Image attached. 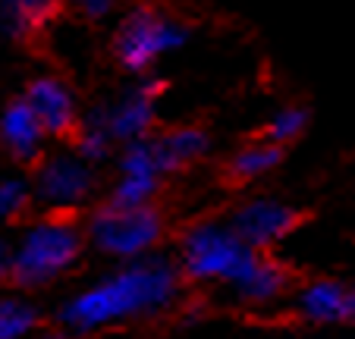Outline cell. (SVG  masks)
I'll return each mask as SVG.
<instances>
[{"label": "cell", "mask_w": 355, "mask_h": 339, "mask_svg": "<svg viewBox=\"0 0 355 339\" xmlns=\"http://www.w3.org/2000/svg\"><path fill=\"white\" fill-rule=\"evenodd\" d=\"M182 270L167 258H135L85 293L73 295L57 320L67 333H94L101 327L161 314L180 293Z\"/></svg>", "instance_id": "1"}, {"label": "cell", "mask_w": 355, "mask_h": 339, "mask_svg": "<svg viewBox=\"0 0 355 339\" xmlns=\"http://www.w3.org/2000/svg\"><path fill=\"white\" fill-rule=\"evenodd\" d=\"M85 239L88 236L67 211H51L28 226L16 248H3V279L26 293L51 286L57 277L79 264Z\"/></svg>", "instance_id": "2"}, {"label": "cell", "mask_w": 355, "mask_h": 339, "mask_svg": "<svg viewBox=\"0 0 355 339\" xmlns=\"http://www.w3.org/2000/svg\"><path fill=\"white\" fill-rule=\"evenodd\" d=\"M258 254L252 245L239 239L230 223L205 220L189 226L180 239V270L195 283H227L236 286L252 267Z\"/></svg>", "instance_id": "3"}, {"label": "cell", "mask_w": 355, "mask_h": 339, "mask_svg": "<svg viewBox=\"0 0 355 339\" xmlns=\"http://www.w3.org/2000/svg\"><path fill=\"white\" fill-rule=\"evenodd\" d=\"M186 41V28L167 16L155 0H141L120 19L110 41L114 60L129 73H148L157 63V57Z\"/></svg>", "instance_id": "4"}, {"label": "cell", "mask_w": 355, "mask_h": 339, "mask_svg": "<svg viewBox=\"0 0 355 339\" xmlns=\"http://www.w3.org/2000/svg\"><path fill=\"white\" fill-rule=\"evenodd\" d=\"M85 236L101 254L135 261L145 258L164 239V214L157 205L120 207L104 201L88 217Z\"/></svg>", "instance_id": "5"}, {"label": "cell", "mask_w": 355, "mask_h": 339, "mask_svg": "<svg viewBox=\"0 0 355 339\" xmlns=\"http://www.w3.org/2000/svg\"><path fill=\"white\" fill-rule=\"evenodd\" d=\"M305 217H309V211H299V207L283 205V201H274V198H258V201L242 205L233 214L230 226L255 252H270L286 236H293L305 223Z\"/></svg>", "instance_id": "6"}, {"label": "cell", "mask_w": 355, "mask_h": 339, "mask_svg": "<svg viewBox=\"0 0 355 339\" xmlns=\"http://www.w3.org/2000/svg\"><path fill=\"white\" fill-rule=\"evenodd\" d=\"M94 192V170L85 157H44L35 170V195L51 211H73Z\"/></svg>", "instance_id": "7"}, {"label": "cell", "mask_w": 355, "mask_h": 339, "mask_svg": "<svg viewBox=\"0 0 355 339\" xmlns=\"http://www.w3.org/2000/svg\"><path fill=\"white\" fill-rule=\"evenodd\" d=\"M22 94H26V101L32 104V110L38 113V120H41V126L47 129V135L76 148V141L82 139L85 123L79 120L73 92H69L57 76H35Z\"/></svg>", "instance_id": "8"}, {"label": "cell", "mask_w": 355, "mask_h": 339, "mask_svg": "<svg viewBox=\"0 0 355 339\" xmlns=\"http://www.w3.org/2000/svg\"><path fill=\"white\" fill-rule=\"evenodd\" d=\"M3 151L7 157L13 160L16 166L22 170H38L44 164V139H47V129L41 126L38 113L32 110V104L26 101V94L13 98L3 110Z\"/></svg>", "instance_id": "9"}, {"label": "cell", "mask_w": 355, "mask_h": 339, "mask_svg": "<svg viewBox=\"0 0 355 339\" xmlns=\"http://www.w3.org/2000/svg\"><path fill=\"white\" fill-rule=\"evenodd\" d=\"M164 82H151V85L139 88L132 98H126L120 107H114L110 113L98 116L104 123V129L110 132L114 141H141L148 135H155V98L164 92Z\"/></svg>", "instance_id": "10"}, {"label": "cell", "mask_w": 355, "mask_h": 339, "mask_svg": "<svg viewBox=\"0 0 355 339\" xmlns=\"http://www.w3.org/2000/svg\"><path fill=\"white\" fill-rule=\"evenodd\" d=\"M295 311L309 324H343L352 320V293L336 279H315L299 293Z\"/></svg>", "instance_id": "11"}, {"label": "cell", "mask_w": 355, "mask_h": 339, "mask_svg": "<svg viewBox=\"0 0 355 339\" xmlns=\"http://www.w3.org/2000/svg\"><path fill=\"white\" fill-rule=\"evenodd\" d=\"M151 145H155V151H157L164 176H170V173H180L186 166L198 164V160L208 154L211 139L201 126L186 123V126H173V129H164V132H155L151 135Z\"/></svg>", "instance_id": "12"}, {"label": "cell", "mask_w": 355, "mask_h": 339, "mask_svg": "<svg viewBox=\"0 0 355 339\" xmlns=\"http://www.w3.org/2000/svg\"><path fill=\"white\" fill-rule=\"evenodd\" d=\"M286 148L274 145V141H261V139H252L248 145H242L227 164L220 166V182L230 189H242L248 182H255L258 176L270 173L277 164L283 160Z\"/></svg>", "instance_id": "13"}, {"label": "cell", "mask_w": 355, "mask_h": 339, "mask_svg": "<svg viewBox=\"0 0 355 339\" xmlns=\"http://www.w3.org/2000/svg\"><path fill=\"white\" fill-rule=\"evenodd\" d=\"M289 286H293V270H289L286 264H280L277 258H270L268 252H261L255 261V267H252L233 289L239 293L242 302L268 305V302L280 299Z\"/></svg>", "instance_id": "14"}, {"label": "cell", "mask_w": 355, "mask_h": 339, "mask_svg": "<svg viewBox=\"0 0 355 339\" xmlns=\"http://www.w3.org/2000/svg\"><path fill=\"white\" fill-rule=\"evenodd\" d=\"M69 0H7L10 35L22 44H35L57 22Z\"/></svg>", "instance_id": "15"}, {"label": "cell", "mask_w": 355, "mask_h": 339, "mask_svg": "<svg viewBox=\"0 0 355 339\" xmlns=\"http://www.w3.org/2000/svg\"><path fill=\"white\" fill-rule=\"evenodd\" d=\"M305 129H309V107H286V110H280L277 116H270V120L258 129L255 139L289 148L295 139H302Z\"/></svg>", "instance_id": "16"}, {"label": "cell", "mask_w": 355, "mask_h": 339, "mask_svg": "<svg viewBox=\"0 0 355 339\" xmlns=\"http://www.w3.org/2000/svg\"><path fill=\"white\" fill-rule=\"evenodd\" d=\"M38 324H41V314L26 299L13 295V299L0 302V339H26L38 330Z\"/></svg>", "instance_id": "17"}, {"label": "cell", "mask_w": 355, "mask_h": 339, "mask_svg": "<svg viewBox=\"0 0 355 339\" xmlns=\"http://www.w3.org/2000/svg\"><path fill=\"white\" fill-rule=\"evenodd\" d=\"M161 182L164 180H157V176H120L107 201L120 207L155 205V195L161 192Z\"/></svg>", "instance_id": "18"}, {"label": "cell", "mask_w": 355, "mask_h": 339, "mask_svg": "<svg viewBox=\"0 0 355 339\" xmlns=\"http://www.w3.org/2000/svg\"><path fill=\"white\" fill-rule=\"evenodd\" d=\"M32 205H35V195L26 180L10 176V180L0 182V214H3V220H7L10 226L22 223V220L32 214Z\"/></svg>", "instance_id": "19"}, {"label": "cell", "mask_w": 355, "mask_h": 339, "mask_svg": "<svg viewBox=\"0 0 355 339\" xmlns=\"http://www.w3.org/2000/svg\"><path fill=\"white\" fill-rule=\"evenodd\" d=\"M116 0H69V7H76L85 19H101V16H107L114 10Z\"/></svg>", "instance_id": "20"}, {"label": "cell", "mask_w": 355, "mask_h": 339, "mask_svg": "<svg viewBox=\"0 0 355 339\" xmlns=\"http://www.w3.org/2000/svg\"><path fill=\"white\" fill-rule=\"evenodd\" d=\"M352 320H355V289H352Z\"/></svg>", "instance_id": "21"}]
</instances>
